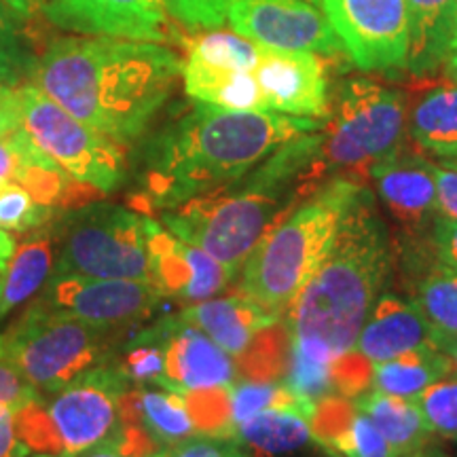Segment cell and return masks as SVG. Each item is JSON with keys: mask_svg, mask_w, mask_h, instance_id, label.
<instances>
[{"mask_svg": "<svg viewBox=\"0 0 457 457\" xmlns=\"http://www.w3.org/2000/svg\"><path fill=\"white\" fill-rule=\"evenodd\" d=\"M180 74L179 55L162 43L71 37L49 45L34 85L89 128L123 145L146 129Z\"/></svg>", "mask_w": 457, "mask_h": 457, "instance_id": "cell-1", "label": "cell"}, {"mask_svg": "<svg viewBox=\"0 0 457 457\" xmlns=\"http://www.w3.org/2000/svg\"><path fill=\"white\" fill-rule=\"evenodd\" d=\"M322 128L320 119L276 111H227L197 102L148 146L142 204L168 210L231 185L284 142Z\"/></svg>", "mask_w": 457, "mask_h": 457, "instance_id": "cell-2", "label": "cell"}, {"mask_svg": "<svg viewBox=\"0 0 457 457\" xmlns=\"http://www.w3.org/2000/svg\"><path fill=\"white\" fill-rule=\"evenodd\" d=\"M322 174L320 134L296 136L244 179L162 210V220L176 237L237 273L262 237L318 191Z\"/></svg>", "mask_w": 457, "mask_h": 457, "instance_id": "cell-3", "label": "cell"}, {"mask_svg": "<svg viewBox=\"0 0 457 457\" xmlns=\"http://www.w3.org/2000/svg\"><path fill=\"white\" fill-rule=\"evenodd\" d=\"M390 271V236L364 193L327 259L286 312L290 345L320 362L352 352Z\"/></svg>", "mask_w": 457, "mask_h": 457, "instance_id": "cell-4", "label": "cell"}, {"mask_svg": "<svg viewBox=\"0 0 457 457\" xmlns=\"http://www.w3.org/2000/svg\"><path fill=\"white\" fill-rule=\"evenodd\" d=\"M367 188L358 180L333 179L273 227L242 267L239 293L282 318L293 307L333 248L343 220Z\"/></svg>", "mask_w": 457, "mask_h": 457, "instance_id": "cell-5", "label": "cell"}, {"mask_svg": "<svg viewBox=\"0 0 457 457\" xmlns=\"http://www.w3.org/2000/svg\"><path fill=\"white\" fill-rule=\"evenodd\" d=\"M128 390L121 367L89 369L49 400L38 396L17 411V432L30 457H79L117 441Z\"/></svg>", "mask_w": 457, "mask_h": 457, "instance_id": "cell-6", "label": "cell"}, {"mask_svg": "<svg viewBox=\"0 0 457 457\" xmlns=\"http://www.w3.org/2000/svg\"><path fill=\"white\" fill-rule=\"evenodd\" d=\"M148 216L121 205H89L64 222L54 276L151 279Z\"/></svg>", "mask_w": 457, "mask_h": 457, "instance_id": "cell-7", "label": "cell"}, {"mask_svg": "<svg viewBox=\"0 0 457 457\" xmlns=\"http://www.w3.org/2000/svg\"><path fill=\"white\" fill-rule=\"evenodd\" d=\"M21 128L45 155L71 179L100 193H111L125 180L121 142L89 128L37 85L15 89Z\"/></svg>", "mask_w": 457, "mask_h": 457, "instance_id": "cell-8", "label": "cell"}, {"mask_svg": "<svg viewBox=\"0 0 457 457\" xmlns=\"http://www.w3.org/2000/svg\"><path fill=\"white\" fill-rule=\"evenodd\" d=\"M0 345L38 392L54 394L102 364L104 330L64 313L32 305L13 328L0 335Z\"/></svg>", "mask_w": 457, "mask_h": 457, "instance_id": "cell-9", "label": "cell"}, {"mask_svg": "<svg viewBox=\"0 0 457 457\" xmlns=\"http://www.w3.org/2000/svg\"><path fill=\"white\" fill-rule=\"evenodd\" d=\"M404 121L398 91L352 79L341 85L335 112L322 128L324 162L339 170L370 171L375 163L396 155Z\"/></svg>", "mask_w": 457, "mask_h": 457, "instance_id": "cell-10", "label": "cell"}, {"mask_svg": "<svg viewBox=\"0 0 457 457\" xmlns=\"http://www.w3.org/2000/svg\"><path fill=\"white\" fill-rule=\"evenodd\" d=\"M343 49L360 71L407 66V0H320Z\"/></svg>", "mask_w": 457, "mask_h": 457, "instance_id": "cell-11", "label": "cell"}, {"mask_svg": "<svg viewBox=\"0 0 457 457\" xmlns=\"http://www.w3.org/2000/svg\"><path fill=\"white\" fill-rule=\"evenodd\" d=\"M227 21L239 37L267 49L345 54L327 15L310 0H236Z\"/></svg>", "mask_w": 457, "mask_h": 457, "instance_id": "cell-12", "label": "cell"}, {"mask_svg": "<svg viewBox=\"0 0 457 457\" xmlns=\"http://www.w3.org/2000/svg\"><path fill=\"white\" fill-rule=\"evenodd\" d=\"M162 296L151 279L54 276L38 305L108 330L146 318Z\"/></svg>", "mask_w": 457, "mask_h": 457, "instance_id": "cell-13", "label": "cell"}, {"mask_svg": "<svg viewBox=\"0 0 457 457\" xmlns=\"http://www.w3.org/2000/svg\"><path fill=\"white\" fill-rule=\"evenodd\" d=\"M145 333L163 352V377L157 384L163 390L187 396L236 384L233 356L182 316L165 318Z\"/></svg>", "mask_w": 457, "mask_h": 457, "instance_id": "cell-14", "label": "cell"}, {"mask_svg": "<svg viewBox=\"0 0 457 457\" xmlns=\"http://www.w3.org/2000/svg\"><path fill=\"white\" fill-rule=\"evenodd\" d=\"M51 24L79 34L165 43L171 37L165 0H47Z\"/></svg>", "mask_w": 457, "mask_h": 457, "instance_id": "cell-15", "label": "cell"}, {"mask_svg": "<svg viewBox=\"0 0 457 457\" xmlns=\"http://www.w3.org/2000/svg\"><path fill=\"white\" fill-rule=\"evenodd\" d=\"M254 77L270 111L320 121L333 112L327 68L318 54L261 47Z\"/></svg>", "mask_w": 457, "mask_h": 457, "instance_id": "cell-16", "label": "cell"}, {"mask_svg": "<svg viewBox=\"0 0 457 457\" xmlns=\"http://www.w3.org/2000/svg\"><path fill=\"white\" fill-rule=\"evenodd\" d=\"M233 273L197 245L151 225V282L170 299L195 305L225 290Z\"/></svg>", "mask_w": 457, "mask_h": 457, "instance_id": "cell-17", "label": "cell"}, {"mask_svg": "<svg viewBox=\"0 0 457 457\" xmlns=\"http://www.w3.org/2000/svg\"><path fill=\"white\" fill-rule=\"evenodd\" d=\"M370 176L386 208L400 225L424 228L441 216L432 163L420 157H400L396 153L375 163Z\"/></svg>", "mask_w": 457, "mask_h": 457, "instance_id": "cell-18", "label": "cell"}, {"mask_svg": "<svg viewBox=\"0 0 457 457\" xmlns=\"http://www.w3.org/2000/svg\"><path fill=\"white\" fill-rule=\"evenodd\" d=\"M4 185L24 187L38 202L55 210L72 202L81 182L71 179L20 128L0 136V188Z\"/></svg>", "mask_w": 457, "mask_h": 457, "instance_id": "cell-19", "label": "cell"}, {"mask_svg": "<svg viewBox=\"0 0 457 457\" xmlns=\"http://www.w3.org/2000/svg\"><path fill=\"white\" fill-rule=\"evenodd\" d=\"M426 343H430V324L417 303L386 293L377 299L360 330L356 350L370 364H377Z\"/></svg>", "mask_w": 457, "mask_h": 457, "instance_id": "cell-20", "label": "cell"}, {"mask_svg": "<svg viewBox=\"0 0 457 457\" xmlns=\"http://www.w3.org/2000/svg\"><path fill=\"white\" fill-rule=\"evenodd\" d=\"M180 316L193 327L202 328L228 356H244L256 337L279 320L244 293L220 296V299L212 296L208 301L188 305Z\"/></svg>", "mask_w": 457, "mask_h": 457, "instance_id": "cell-21", "label": "cell"}, {"mask_svg": "<svg viewBox=\"0 0 457 457\" xmlns=\"http://www.w3.org/2000/svg\"><path fill=\"white\" fill-rule=\"evenodd\" d=\"M121 424L142 432L153 445H176L199 434L187 396L170 390H128L121 403Z\"/></svg>", "mask_w": 457, "mask_h": 457, "instance_id": "cell-22", "label": "cell"}, {"mask_svg": "<svg viewBox=\"0 0 457 457\" xmlns=\"http://www.w3.org/2000/svg\"><path fill=\"white\" fill-rule=\"evenodd\" d=\"M407 11L409 71L417 77H428L441 71V66L447 68L457 0H407Z\"/></svg>", "mask_w": 457, "mask_h": 457, "instance_id": "cell-23", "label": "cell"}, {"mask_svg": "<svg viewBox=\"0 0 457 457\" xmlns=\"http://www.w3.org/2000/svg\"><path fill=\"white\" fill-rule=\"evenodd\" d=\"M353 404L375 421L394 457H415L430 447L432 430L415 398L367 390L353 398Z\"/></svg>", "mask_w": 457, "mask_h": 457, "instance_id": "cell-24", "label": "cell"}, {"mask_svg": "<svg viewBox=\"0 0 457 457\" xmlns=\"http://www.w3.org/2000/svg\"><path fill=\"white\" fill-rule=\"evenodd\" d=\"M182 81L187 96L202 104L227 111H270L254 71L205 66L187 57L182 64Z\"/></svg>", "mask_w": 457, "mask_h": 457, "instance_id": "cell-25", "label": "cell"}, {"mask_svg": "<svg viewBox=\"0 0 457 457\" xmlns=\"http://www.w3.org/2000/svg\"><path fill=\"white\" fill-rule=\"evenodd\" d=\"M453 375V362L434 343L415 347L400 356L373 364L370 384L392 396L417 398L426 387Z\"/></svg>", "mask_w": 457, "mask_h": 457, "instance_id": "cell-26", "label": "cell"}, {"mask_svg": "<svg viewBox=\"0 0 457 457\" xmlns=\"http://www.w3.org/2000/svg\"><path fill=\"white\" fill-rule=\"evenodd\" d=\"M231 438L261 455H282L313 441L312 420L299 411L267 409L233 428Z\"/></svg>", "mask_w": 457, "mask_h": 457, "instance_id": "cell-27", "label": "cell"}, {"mask_svg": "<svg viewBox=\"0 0 457 457\" xmlns=\"http://www.w3.org/2000/svg\"><path fill=\"white\" fill-rule=\"evenodd\" d=\"M411 136L424 151L457 157V83L428 91L411 114Z\"/></svg>", "mask_w": 457, "mask_h": 457, "instance_id": "cell-28", "label": "cell"}, {"mask_svg": "<svg viewBox=\"0 0 457 457\" xmlns=\"http://www.w3.org/2000/svg\"><path fill=\"white\" fill-rule=\"evenodd\" d=\"M54 259V244L49 236H37L15 245L7 270L0 276V318L41 290L49 279Z\"/></svg>", "mask_w": 457, "mask_h": 457, "instance_id": "cell-29", "label": "cell"}, {"mask_svg": "<svg viewBox=\"0 0 457 457\" xmlns=\"http://www.w3.org/2000/svg\"><path fill=\"white\" fill-rule=\"evenodd\" d=\"M415 303L430 324V343L445 350L457 341V270L438 262L420 282Z\"/></svg>", "mask_w": 457, "mask_h": 457, "instance_id": "cell-30", "label": "cell"}, {"mask_svg": "<svg viewBox=\"0 0 457 457\" xmlns=\"http://www.w3.org/2000/svg\"><path fill=\"white\" fill-rule=\"evenodd\" d=\"M231 426L236 428L242 421L267 409H290L299 411L305 417H313L316 404L307 403L290 390L288 386L278 381H242L231 386ZM233 434V432H231Z\"/></svg>", "mask_w": 457, "mask_h": 457, "instance_id": "cell-31", "label": "cell"}, {"mask_svg": "<svg viewBox=\"0 0 457 457\" xmlns=\"http://www.w3.org/2000/svg\"><path fill=\"white\" fill-rule=\"evenodd\" d=\"M188 60L216 68L254 71L261 60V45L233 32H208L188 45Z\"/></svg>", "mask_w": 457, "mask_h": 457, "instance_id": "cell-32", "label": "cell"}, {"mask_svg": "<svg viewBox=\"0 0 457 457\" xmlns=\"http://www.w3.org/2000/svg\"><path fill=\"white\" fill-rule=\"evenodd\" d=\"M284 384L307 403L318 404L328 396H339L335 384L333 362H320L290 345L288 362H286Z\"/></svg>", "mask_w": 457, "mask_h": 457, "instance_id": "cell-33", "label": "cell"}, {"mask_svg": "<svg viewBox=\"0 0 457 457\" xmlns=\"http://www.w3.org/2000/svg\"><path fill=\"white\" fill-rule=\"evenodd\" d=\"M54 208L38 202L30 191L20 185L0 188V228L3 231L26 233L45 225Z\"/></svg>", "mask_w": 457, "mask_h": 457, "instance_id": "cell-34", "label": "cell"}, {"mask_svg": "<svg viewBox=\"0 0 457 457\" xmlns=\"http://www.w3.org/2000/svg\"><path fill=\"white\" fill-rule=\"evenodd\" d=\"M415 400L432 432L457 441V377L436 381Z\"/></svg>", "mask_w": 457, "mask_h": 457, "instance_id": "cell-35", "label": "cell"}, {"mask_svg": "<svg viewBox=\"0 0 457 457\" xmlns=\"http://www.w3.org/2000/svg\"><path fill=\"white\" fill-rule=\"evenodd\" d=\"M236 0H165L168 13L188 28H220Z\"/></svg>", "mask_w": 457, "mask_h": 457, "instance_id": "cell-36", "label": "cell"}, {"mask_svg": "<svg viewBox=\"0 0 457 457\" xmlns=\"http://www.w3.org/2000/svg\"><path fill=\"white\" fill-rule=\"evenodd\" d=\"M121 370L129 381H153L159 384L163 377V352L151 337L142 333L131 341L125 353Z\"/></svg>", "mask_w": 457, "mask_h": 457, "instance_id": "cell-37", "label": "cell"}, {"mask_svg": "<svg viewBox=\"0 0 457 457\" xmlns=\"http://www.w3.org/2000/svg\"><path fill=\"white\" fill-rule=\"evenodd\" d=\"M38 396L41 394L37 387L26 379V375L0 345V411H20Z\"/></svg>", "mask_w": 457, "mask_h": 457, "instance_id": "cell-38", "label": "cell"}, {"mask_svg": "<svg viewBox=\"0 0 457 457\" xmlns=\"http://www.w3.org/2000/svg\"><path fill=\"white\" fill-rule=\"evenodd\" d=\"M165 457H248L237 445L219 436H193L171 445Z\"/></svg>", "mask_w": 457, "mask_h": 457, "instance_id": "cell-39", "label": "cell"}, {"mask_svg": "<svg viewBox=\"0 0 457 457\" xmlns=\"http://www.w3.org/2000/svg\"><path fill=\"white\" fill-rule=\"evenodd\" d=\"M432 245L438 262L457 270V220L438 216L432 225Z\"/></svg>", "mask_w": 457, "mask_h": 457, "instance_id": "cell-40", "label": "cell"}, {"mask_svg": "<svg viewBox=\"0 0 457 457\" xmlns=\"http://www.w3.org/2000/svg\"><path fill=\"white\" fill-rule=\"evenodd\" d=\"M434 180L441 214L457 220V168L449 163L434 165Z\"/></svg>", "mask_w": 457, "mask_h": 457, "instance_id": "cell-41", "label": "cell"}, {"mask_svg": "<svg viewBox=\"0 0 457 457\" xmlns=\"http://www.w3.org/2000/svg\"><path fill=\"white\" fill-rule=\"evenodd\" d=\"M17 411H0V457H30L15 426Z\"/></svg>", "mask_w": 457, "mask_h": 457, "instance_id": "cell-42", "label": "cell"}, {"mask_svg": "<svg viewBox=\"0 0 457 457\" xmlns=\"http://www.w3.org/2000/svg\"><path fill=\"white\" fill-rule=\"evenodd\" d=\"M20 128L21 119L15 89L7 87V85H0V136H7Z\"/></svg>", "mask_w": 457, "mask_h": 457, "instance_id": "cell-43", "label": "cell"}, {"mask_svg": "<svg viewBox=\"0 0 457 457\" xmlns=\"http://www.w3.org/2000/svg\"><path fill=\"white\" fill-rule=\"evenodd\" d=\"M79 457H165V451H159V453H136V451L123 447L117 438V441L100 445V447L91 449Z\"/></svg>", "mask_w": 457, "mask_h": 457, "instance_id": "cell-44", "label": "cell"}, {"mask_svg": "<svg viewBox=\"0 0 457 457\" xmlns=\"http://www.w3.org/2000/svg\"><path fill=\"white\" fill-rule=\"evenodd\" d=\"M45 3H47V0H0V4H3L9 13L21 17H28L32 15L34 11L43 9Z\"/></svg>", "mask_w": 457, "mask_h": 457, "instance_id": "cell-45", "label": "cell"}, {"mask_svg": "<svg viewBox=\"0 0 457 457\" xmlns=\"http://www.w3.org/2000/svg\"><path fill=\"white\" fill-rule=\"evenodd\" d=\"M13 253H15V242L11 239L7 231H3V228H0V276H3L4 270H7Z\"/></svg>", "mask_w": 457, "mask_h": 457, "instance_id": "cell-46", "label": "cell"}, {"mask_svg": "<svg viewBox=\"0 0 457 457\" xmlns=\"http://www.w3.org/2000/svg\"><path fill=\"white\" fill-rule=\"evenodd\" d=\"M447 74L449 77H457V11H455V30L453 38H451L449 60H447Z\"/></svg>", "mask_w": 457, "mask_h": 457, "instance_id": "cell-47", "label": "cell"}, {"mask_svg": "<svg viewBox=\"0 0 457 457\" xmlns=\"http://www.w3.org/2000/svg\"><path fill=\"white\" fill-rule=\"evenodd\" d=\"M447 356L451 358V362H453V375H457V341L451 343V345H447L443 350Z\"/></svg>", "mask_w": 457, "mask_h": 457, "instance_id": "cell-48", "label": "cell"}, {"mask_svg": "<svg viewBox=\"0 0 457 457\" xmlns=\"http://www.w3.org/2000/svg\"><path fill=\"white\" fill-rule=\"evenodd\" d=\"M417 457H445V455H443L441 451H438V449H434V447H428V449L424 451V453H420V455H417Z\"/></svg>", "mask_w": 457, "mask_h": 457, "instance_id": "cell-49", "label": "cell"}, {"mask_svg": "<svg viewBox=\"0 0 457 457\" xmlns=\"http://www.w3.org/2000/svg\"><path fill=\"white\" fill-rule=\"evenodd\" d=\"M445 163H449V165H455V168H457V157H455V159H445Z\"/></svg>", "mask_w": 457, "mask_h": 457, "instance_id": "cell-50", "label": "cell"}, {"mask_svg": "<svg viewBox=\"0 0 457 457\" xmlns=\"http://www.w3.org/2000/svg\"><path fill=\"white\" fill-rule=\"evenodd\" d=\"M3 11H7V9H4L3 4H0V17H3ZM0 26H3V20H0Z\"/></svg>", "mask_w": 457, "mask_h": 457, "instance_id": "cell-51", "label": "cell"}, {"mask_svg": "<svg viewBox=\"0 0 457 457\" xmlns=\"http://www.w3.org/2000/svg\"><path fill=\"white\" fill-rule=\"evenodd\" d=\"M310 3H313V4H320V0H310Z\"/></svg>", "mask_w": 457, "mask_h": 457, "instance_id": "cell-52", "label": "cell"}]
</instances>
